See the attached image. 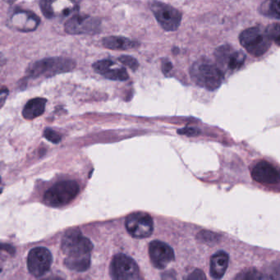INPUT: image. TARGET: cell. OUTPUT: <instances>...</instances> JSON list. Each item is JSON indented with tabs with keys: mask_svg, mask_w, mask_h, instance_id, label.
<instances>
[{
	"mask_svg": "<svg viewBox=\"0 0 280 280\" xmlns=\"http://www.w3.org/2000/svg\"><path fill=\"white\" fill-rule=\"evenodd\" d=\"M92 249V242L77 229L67 232L62 237L64 264L71 270L82 272L89 269Z\"/></svg>",
	"mask_w": 280,
	"mask_h": 280,
	"instance_id": "1",
	"label": "cell"
},
{
	"mask_svg": "<svg viewBox=\"0 0 280 280\" xmlns=\"http://www.w3.org/2000/svg\"><path fill=\"white\" fill-rule=\"evenodd\" d=\"M190 76L195 83L208 91L218 89L224 80V73L218 65L205 58L191 65Z\"/></svg>",
	"mask_w": 280,
	"mask_h": 280,
	"instance_id": "2",
	"label": "cell"
},
{
	"mask_svg": "<svg viewBox=\"0 0 280 280\" xmlns=\"http://www.w3.org/2000/svg\"><path fill=\"white\" fill-rule=\"evenodd\" d=\"M76 62L72 59L64 57H52L31 63L26 70V74L31 78L41 77L50 78L61 73H69L74 70Z\"/></svg>",
	"mask_w": 280,
	"mask_h": 280,
	"instance_id": "3",
	"label": "cell"
},
{
	"mask_svg": "<svg viewBox=\"0 0 280 280\" xmlns=\"http://www.w3.org/2000/svg\"><path fill=\"white\" fill-rule=\"evenodd\" d=\"M239 42L249 54L260 57L269 50L272 41L267 34L266 29L254 27L246 29L240 34Z\"/></svg>",
	"mask_w": 280,
	"mask_h": 280,
	"instance_id": "4",
	"label": "cell"
},
{
	"mask_svg": "<svg viewBox=\"0 0 280 280\" xmlns=\"http://www.w3.org/2000/svg\"><path fill=\"white\" fill-rule=\"evenodd\" d=\"M80 191V187L76 181L66 180L54 184L46 191L44 202L52 207H62L75 199Z\"/></svg>",
	"mask_w": 280,
	"mask_h": 280,
	"instance_id": "5",
	"label": "cell"
},
{
	"mask_svg": "<svg viewBox=\"0 0 280 280\" xmlns=\"http://www.w3.org/2000/svg\"><path fill=\"white\" fill-rule=\"evenodd\" d=\"M150 9L164 30L166 31L178 30L183 16L177 8L159 1H153L150 3Z\"/></svg>",
	"mask_w": 280,
	"mask_h": 280,
	"instance_id": "6",
	"label": "cell"
},
{
	"mask_svg": "<svg viewBox=\"0 0 280 280\" xmlns=\"http://www.w3.org/2000/svg\"><path fill=\"white\" fill-rule=\"evenodd\" d=\"M64 29L71 35H95L101 31V21L89 15L76 14L65 23Z\"/></svg>",
	"mask_w": 280,
	"mask_h": 280,
	"instance_id": "7",
	"label": "cell"
},
{
	"mask_svg": "<svg viewBox=\"0 0 280 280\" xmlns=\"http://www.w3.org/2000/svg\"><path fill=\"white\" fill-rule=\"evenodd\" d=\"M109 272L114 280H131L139 278L138 264L133 259L124 254H119L113 257Z\"/></svg>",
	"mask_w": 280,
	"mask_h": 280,
	"instance_id": "8",
	"label": "cell"
},
{
	"mask_svg": "<svg viewBox=\"0 0 280 280\" xmlns=\"http://www.w3.org/2000/svg\"><path fill=\"white\" fill-rule=\"evenodd\" d=\"M126 228L135 238H146L153 233V219L148 214L143 212L131 214L126 219Z\"/></svg>",
	"mask_w": 280,
	"mask_h": 280,
	"instance_id": "9",
	"label": "cell"
},
{
	"mask_svg": "<svg viewBox=\"0 0 280 280\" xmlns=\"http://www.w3.org/2000/svg\"><path fill=\"white\" fill-rule=\"evenodd\" d=\"M218 67L221 70L237 71L242 67L246 60V54L241 50H235L230 46H219L215 52Z\"/></svg>",
	"mask_w": 280,
	"mask_h": 280,
	"instance_id": "10",
	"label": "cell"
},
{
	"mask_svg": "<svg viewBox=\"0 0 280 280\" xmlns=\"http://www.w3.org/2000/svg\"><path fill=\"white\" fill-rule=\"evenodd\" d=\"M51 264V253L46 248H35L28 254L27 266L31 274L35 277H41L49 272Z\"/></svg>",
	"mask_w": 280,
	"mask_h": 280,
	"instance_id": "11",
	"label": "cell"
},
{
	"mask_svg": "<svg viewBox=\"0 0 280 280\" xmlns=\"http://www.w3.org/2000/svg\"><path fill=\"white\" fill-rule=\"evenodd\" d=\"M149 255L151 263L157 269H165L175 258L172 248L167 243L157 240L149 246Z\"/></svg>",
	"mask_w": 280,
	"mask_h": 280,
	"instance_id": "12",
	"label": "cell"
},
{
	"mask_svg": "<svg viewBox=\"0 0 280 280\" xmlns=\"http://www.w3.org/2000/svg\"><path fill=\"white\" fill-rule=\"evenodd\" d=\"M254 180L264 185H272L280 182V170L269 162L260 161L251 170Z\"/></svg>",
	"mask_w": 280,
	"mask_h": 280,
	"instance_id": "13",
	"label": "cell"
},
{
	"mask_svg": "<svg viewBox=\"0 0 280 280\" xmlns=\"http://www.w3.org/2000/svg\"><path fill=\"white\" fill-rule=\"evenodd\" d=\"M11 22L14 28L23 32L35 30L41 20L34 13L23 10L14 12L11 16Z\"/></svg>",
	"mask_w": 280,
	"mask_h": 280,
	"instance_id": "14",
	"label": "cell"
},
{
	"mask_svg": "<svg viewBox=\"0 0 280 280\" xmlns=\"http://www.w3.org/2000/svg\"><path fill=\"white\" fill-rule=\"evenodd\" d=\"M229 262V254L224 250H218L216 254H214L210 258V276L216 280L222 279L226 272Z\"/></svg>",
	"mask_w": 280,
	"mask_h": 280,
	"instance_id": "15",
	"label": "cell"
},
{
	"mask_svg": "<svg viewBox=\"0 0 280 280\" xmlns=\"http://www.w3.org/2000/svg\"><path fill=\"white\" fill-rule=\"evenodd\" d=\"M102 45L105 48L112 50H128L140 46L138 41H132L123 36H108L103 38Z\"/></svg>",
	"mask_w": 280,
	"mask_h": 280,
	"instance_id": "16",
	"label": "cell"
},
{
	"mask_svg": "<svg viewBox=\"0 0 280 280\" xmlns=\"http://www.w3.org/2000/svg\"><path fill=\"white\" fill-rule=\"evenodd\" d=\"M46 102L47 100L44 98H35L29 100L22 111L24 119L32 120L42 115L46 109Z\"/></svg>",
	"mask_w": 280,
	"mask_h": 280,
	"instance_id": "17",
	"label": "cell"
},
{
	"mask_svg": "<svg viewBox=\"0 0 280 280\" xmlns=\"http://www.w3.org/2000/svg\"><path fill=\"white\" fill-rule=\"evenodd\" d=\"M259 12L269 18L280 19V0H264Z\"/></svg>",
	"mask_w": 280,
	"mask_h": 280,
	"instance_id": "18",
	"label": "cell"
},
{
	"mask_svg": "<svg viewBox=\"0 0 280 280\" xmlns=\"http://www.w3.org/2000/svg\"><path fill=\"white\" fill-rule=\"evenodd\" d=\"M113 65L115 63L111 64L109 67H106L100 75H102L105 78L113 80V81H127L129 78V76L127 73V70L125 67H116L113 68Z\"/></svg>",
	"mask_w": 280,
	"mask_h": 280,
	"instance_id": "19",
	"label": "cell"
},
{
	"mask_svg": "<svg viewBox=\"0 0 280 280\" xmlns=\"http://www.w3.org/2000/svg\"><path fill=\"white\" fill-rule=\"evenodd\" d=\"M270 40L278 46H280V23L270 24L265 28Z\"/></svg>",
	"mask_w": 280,
	"mask_h": 280,
	"instance_id": "20",
	"label": "cell"
},
{
	"mask_svg": "<svg viewBox=\"0 0 280 280\" xmlns=\"http://www.w3.org/2000/svg\"><path fill=\"white\" fill-rule=\"evenodd\" d=\"M119 61L121 62L122 64L131 68L132 71L138 70L139 67V62L138 60L132 56L123 55V56L119 57Z\"/></svg>",
	"mask_w": 280,
	"mask_h": 280,
	"instance_id": "21",
	"label": "cell"
},
{
	"mask_svg": "<svg viewBox=\"0 0 280 280\" xmlns=\"http://www.w3.org/2000/svg\"><path fill=\"white\" fill-rule=\"evenodd\" d=\"M237 280H260V279H263L261 273H259L256 269H252V270H248L245 273H241L236 277Z\"/></svg>",
	"mask_w": 280,
	"mask_h": 280,
	"instance_id": "22",
	"label": "cell"
},
{
	"mask_svg": "<svg viewBox=\"0 0 280 280\" xmlns=\"http://www.w3.org/2000/svg\"><path fill=\"white\" fill-rule=\"evenodd\" d=\"M197 237L200 240H202V242H205V243H213L215 241L218 239V236L213 233L209 231H202L198 233Z\"/></svg>",
	"mask_w": 280,
	"mask_h": 280,
	"instance_id": "23",
	"label": "cell"
},
{
	"mask_svg": "<svg viewBox=\"0 0 280 280\" xmlns=\"http://www.w3.org/2000/svg\"><path fill=\"white\" fill-rule=\"evenodd\" d=\"M44 137L47 140H50L53 143H59L61 140V136L55 131L51 129H46L44 132Z\"/></svg>",
	"mask_w": 280,
	"mask_h": 280,
	"instance_id": "24",
	"label": "cell"
},
{
	"mask_svg": "<svg viewBox=\"0 0 280 280\" xmlns=\"http://www.w3.org/2000/svg\"><path fill=\"white\" fill-rule=\"evenodd\" d=\"M188 280H205V275L203 271L200 269H196L194 272L191 273V275L187 277Z\"/></svg>",
	"mask_w": 280,
	"mask_h": 280,
	"instance_id": "25",
	"label": "cell"
},
{
	"mask_svg": "<svg viewBox=\"0 0 280 280\" xmlns=\"http://www.w3.org/2000/svg\"><path fill=\"white\" fill-rule=\"evenodd\" d=\"M161 68L163 73L165 74V75H167L168 73H170V71L172 70V64L168 60H163Z\"/></svg>",
	"mask_w": 280,
	"mask_h": 280,
	"instance_id": "26",
	"label": "cell"
},
{
	"mask_svg": "<svg viewBox=\"0 0 280 280\" xmlns=\"http://www.w3.org/2000/svg\"><path fill=\"white\" fill-rule=\"evenodd\" d=\"M178 133L187 135V136H195V135L199 133V131L196 128H193V127H186V128H183V129L178 131Z\"/></svg>",
	"mask_w": 280,
	"mask_h": 280,
	"instance_id": "27",
	"label": "cell"
},
{
	"mask_svg": "<svg viewBox=\"0 0 280 280\" xmlns=\"http://www.w3.org/2000/svg\"><path fill=\"white\" fill-rule=\"evenodd\" d=\"M8 89L6 88H3L2 90V94H1V100H2V105H3V102H4V100H5L6 96L8 95Z\"/></svg>",
	"mask_w": 280,
	"mask_h": 280,
	"instance_id": "28",
	"label": "cell"
},
{
	"mask_svg": "<svg viewBox=\"0 0 280 280\" xmlns=\"http://www.w3.org/2000/svg\"><path fill=\"white\" fill-rule=\"evenodd\" d=\"M5 1L8 3H13L15 2V0H5Z\"/></svg>",
	"mask_w": 280,
	"mask_h": 280,
	"instance_id": "29",
	"label": "cell"
}]
</instances>
